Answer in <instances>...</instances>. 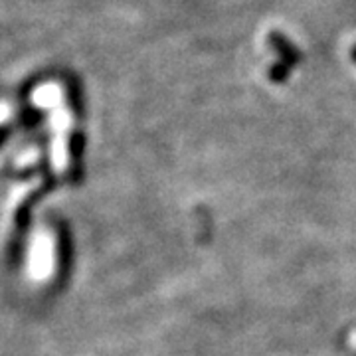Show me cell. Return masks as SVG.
<instances>
[{
  "instance_id": "obj_1",
  "label": "cell",
  "mask_w": 356,
  "mask_h": 356,
  "mask_svg": "<svg viewBox=\"0 0 356 356\" xmlns=\"http://www.w3.org/2000/svg\"><path fill=\"white\" fill-rule=\"evenodd\" d=\"M54 259H56L54 238L48 232H36L30 245V264H28L32 280H48L54 271Z\"/></svg>"
},
{
  "instance_id": "obj_2",
  "label": "cell",
  "mask_w": 356,
  "mask_h": 356,
  "mask_svg": "<svg viewBox=\"0 0 356 356\" xmlns=\"http://www.w3.org/2000/svg\"><path fill=\"white\" fill-rule=\"evenodd\" d=\"M267 42H269V46L273 48V50L280 54L281 58H283V62L287 65H297L301 62V50L289 42V40L285 38L281 32H271L269 36H267Z\"/></svg>"
},
{
  "instance_id": "obj_3",
  "label": "cell",
  "mask_w": 356,
  "mask_h": 356,
  "mask_svg": "<svg viewBox=\"0 0 356 356\" xmlns=\"http://www.w3.org/2000/svg\"><path fill=\"white\" fill-rule=\"evenodd\" d=\"M289 76V67L287 64H273L269 67V77H271V81H283V79H287Z\"/></svg>"
},
{
  "instance_id": "obj_4",
  "label": "cell",
  "mask_w": 356,
  "mask_h": 356,
  "mask_svg": "<svg viewBox=\"0 0 356 356\" xmlns=\"http://www.w3.org/2000/svg\"><path fill=\"white\" fill-rule=\"evenodd\" d=\"M350 54H353V60H355V62H356V46H355V48H353V51H350Z\"/></svg>"
}]
</instances>
